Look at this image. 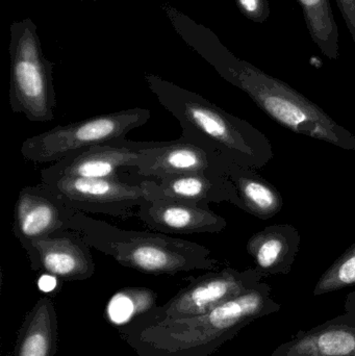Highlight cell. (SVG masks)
Instances as JSON below:
<instances>
[{
	"mask_svg": "<svg viewBox=\"0 0 355 356\" xmlns=\"http://www.w3.org/2000/svg\"><path fill=\"white\" fill-rule=\"evenodd\" d=\"M271 356H355V292L348 295L345 313L312 330H299Z\"/></svg>",
	"mask_w": 355,
	"mask_h": 356,
	"instance_id": "12",
	"label": "cell"
},
{
	"mask_svg": "<svg viewBox=\"0 0 355 356\" xmlns=\"http://www.w3.org/2000/svg\"><path fill=\"white\" fill-rule=\"evenodd\" d=\"M271 288H256L208 313L145 327L121 326L119 334L139 356H210L256 320L281 311Z\"/></svg>",
	"mask_w": 355,
	"mask_h": 356,
	"instance_id": "1",
	"label": "cell"
},
{
	"mask_svg": "<svg viewBox=\"0 0 355 356\" xmlns=\"http://www.w3.org/2000/svg\"><path fill=\"white\" fill-rule=\"evenodd\" d=\"M150 117L147 108H133L60 125L25 140L21 154L35 164L56 163L79 150L125 139Z\"/></svg>",
	"mask_w": 355,
	"mask_h": 356,
	"instance_id": "6",
	"label": "cell"
},
{
	"mask_svg": "<svg viewBox=\"0 0 355 356\" xmlns=\"http://www.w3.org/2000/svg\"><path fill=\"white\" fill-rule=\"evenodd\" d=\"M241 14L252 22L264 23L270 17L269 0H236Z\"/></svg>",
	"mask_w": 355,
	"mask_h": 356,
	"instance_id": "21",
	"label": "cell"
},
{
	"mask_svg": "<svg viewBox=\"0 0 355 356\" xmlns=\"http://www.w3.org/2000/svg\"><path fill=\"white\" fill-rule=\"evenodd\" d=\"M145 81L158 102L179 121L181 138L212 148L233 164L251 158V136L241 120L162 77L146 74Z\"/></svg>",
	"mask_w": 355,
	"mask_h": 356,
	"instance_id": "4",
	"label": "cell"
},
{
	"mask_svg": "<svg viewBox=\"0 0 355 356\" xmlns=\"http://www.w3.org/2000/svg\"><path fill=\"white\" fill-rule=\"evenodd\" d=\"M231 162L212 148L179 138L152 148L151 156L129 170L131 177L160 179L171 175H206L227 177Z\"/></svg>",
	"mask_w": 355,
	"mask_h": 356,
	"instance_id": "11",
	"label": "cell"
},
{
	"mask_svg": "<svg viewBox=\"0 0 355 356\" xmlns=\"http://www.w3.org/2000/svg\"><path fill=\"white\" fill-rule=\"evenodd\" d=\"M81 1H85V0H81ZM93 1H94V0H93Z\"/></svg>",
	"mask_w": 355,
	"mask_h": 356,
	"instance_id": "23",
	"label": "cell"
},
{
	"mask_svg": "<svg viewBox=\"0 0 355 356\" xmlns=\"http://www.w3.org/2000/svg\"><path fill=\"white\" fill-rule=\"evenodd\" d=\"M137 216L148 227L167 234H212L226 224L208 205L164 198L144 201Z\"/></svg>",
	"mask_w": 355,
	"mask_h": 356,
	"instance_id": "14",
	"label": "cell"
},
{
	"mask_svg": "<svg viewBox=\"0 0 355 356\" xmlns=\"http://www.w3.org/2000/svg\"><path fill=\"white\" fill-rule=\"evenodd\" d=\"M37 253L33 271L64 282H83L95 273L90 245L73 230H60L33 243Z\"/></svg>",
	"mask_w": 355,
	"mask_h": 356,
	"instance_id": "13",
	"label": "cell"
},
{
	"mask_svg": "<svg viewBox=\"0 0 355 356\" xmlns=\"http://www.w3.org/2000/svg\"><path fill=\"white\" fill-rule=\"evenodd\" d=\"M208 63L225 81L246 92L283 127L333 143L341 141L340 127L322 111L283 81L240 60L224 45Z\"/></svg>",
	"mask_w": 355,
	"mask_h": 356,
	"instance_id": "3",
	"label": "cell"
},
{
	"mask_svg": "<svg viewBox=\"0 0 355 356\" xmlns=\"http://www.w3.org/2000/svg\"><path fill=\"white\" fill-rule=\"evenodd\" d=\"M10 106L31 122L54 119L56 92L52 64L42 51L37 26L31 19L10 25Z\"/></svg>",
	"mask_w": 355,
	"mask_h": 356,
	"instance_id": "5",
	"label": "cell"
},
{
	"mask_svg": "<svg viewBox=\"0 0 355 356\" xmlns=\"http://www.w3.org/2000/svg\"><path fill=\"white\" fill-rule=\"evenodd\" d=\"M156 300L158 295L150 289H122L108 301L106 316L113 325L121 327L156 307Z\"/></svg>",
	"mask_w": 355,
	"mask_h": 356,
	"instance_id": "18",
	"label": "cell"
},
{
	"mask_svg": "<svg viewBox=\"0 0 355 356\" xmlns=\"http://www.w3.org/2000/svg\"><path fill=\"white\" fill-rule=\"evenodd\" d=\"M40 182L79 213L127 218L144 201L154 198L150 179L133 182L123 178L41 177Z\"/></svg>",
	"mask_w": 355,
	"mask_h": 356,
	"instance_id": "8",
	"label": "cell"
},
{
	"mask_svg": "<svg viewBox=\"0 0 355 356\" xmlns=\"http://www.w3.org/2000/svg\"><path fill=\"white\" fill-rule=\"evenodd\" d=\"M92 248L123 267L152 275H173L196 270H214L218 263L208 248L163 232H137L117 227L77 211L67 225Z\"/></svg>",
	"mask_w": 355,
	"mask_h": 356,
	"instance_id": "2",
	"label": "cell"
},
{
	"mask_svg": "<svg viewBox=\"0 0 355 356\" xmlns=\"http://www.w3.org/2000/svg\"><path fill=\"white\" fill-rule=\"evenodd\" d=\"M249 251L258 264V273L276 274L288 271V250L285 242L276 234L251 241Z\"/></svg>",
	"mask_w": 355,
	"mask_h": 356,
	"instance_id": "19",
	"label": "cell"
},
{
	"mask_svg": "<svg viewBox=\"0 0 355 356\" xmlns=\"http://www.w3.org/2000/svg\"><path fill=\"white\" fill-rule=\"evenodd\" d=\"M258 271L239 272L231 268L210 272L192 280L170 300L129 322L127 327L139 328L185 319L208 313L229 299L252 290L260 284Z\"/></svg>",
	"mask_w": 355,
	"mask_h": 356,
	"instance_id": "7",
	"label": "cell"
},
{
	"mask_svg": "<svg viewBox=\"0 0 355 356\" xmlns=\"http://www.w3.org/2000/svg\"><path fill=\"white\" fill-rule=\"evenodd\" d=\"M151 180L154 198L171 199L193 204H206L222 200L238 202L237 193L227 177L206 175H171Z\"/></svg>",
	"mask_w": 355,
	"mask_h": 356,
	"instance_id": "15",
	"label": "cell"
},
{
	"mask_svg": "<svg viewBox=\"0 0 355 356\" xmlns=\"http://www.w3.org/2000/svg\"><path fill=\"white\" fill-rule=\"evenodd\" d=\"M355 284V245L342 255L319 280L315 296L340 291Z\"/></svg>",
	"mask_w": 355,
	"mask_h": 356,
	"instance_id": "20",
	"label": "cell"
},
{
	"mask_svg": "<svg viewBox=\"0 0 355 356\" xmlns=\"http://www.w3.org/2000/svg\"><path fill=\"white\" fill-rule=\"evenodd\" d=\"M58 345V315L50 298L42 297L19 330L13 356H54Z\"/></svg>",
	"mask_w": 355,
	"mask_h": 356,
	"instance_id": "16",
	"label": "cell"
},
{
	"mask_svg": "<svg viewBox=\"0 0 355 356\" xmlns=\"http://www.w3.org/2000/svg\"><path fill=\"white\" fill-rule=\"evenodd\" d=\"M163 142L129 141L126 138L79 150L41 171V177L122 178L123 170L137 168Z\"/></svg>",
	"mask_w": 355,
	"mask_h": 356,
	"instance_id": "9",
	"label": "cell"
},
{
	"mask_svg": "<svg viewBox=\"0 0 355 356\" xmlns=\"http://www.w3.org/2000/svg\"><path fill=\"white\" fill-rule=\"evenodd\" d=\"M76 213L41 182L20 191L15 204L13 232L26 251L31 269L37 264L33 243L66 229Z\"/></svg>",
	"mask_w": 355,
	"mask_h": 356,
	"instance_id": "10",
	"label": "cell"
},
{
	"mask_svg": "<svg viewBox=\"0 0 355 356\" xmlns=\"http://www.w3.org/2000/svg\"><path fill=\"white\" fill-rule=\"evenodd\" d=\"M355 45V0H335Z\"/></svg>",
	"mask_w": 355,
	"mask_h": 356,
	"instance_id": "22",
	"label": "cell"
},
{
	"mask_svg": "<svg viewBox=\"0 0 355 356\" xmlns=\"http://www.w3.org/2000/svg\"><path fill=\"white\" fill-rule=\"evenodd\" d=\"M311 39L331 60L339 58V29L331 0H297Z\"/></svg>",
	"mask_w": 355,
	"mask_h": 356,
	"instance_id": "17",
	"label": "cell"
}]
</instances>
